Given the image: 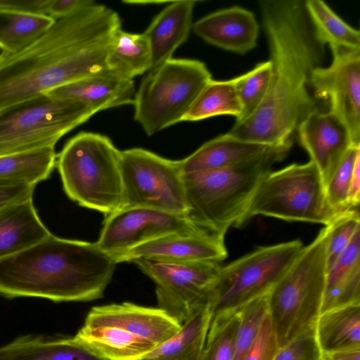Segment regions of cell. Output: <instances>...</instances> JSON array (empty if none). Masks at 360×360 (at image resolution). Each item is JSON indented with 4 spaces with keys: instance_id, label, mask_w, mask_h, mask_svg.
I'll list each match as a JSON object with an SVG mask.
<instances>
[{
    "instance_id": "8d00e7d4",
    "label": "cell",
    "mask_w": 360,
    "mask_h": 360,
    "mask_svg": "<svg viewBox=\"0 0 360 360\" xmlns=\"http://www.w3.org/2000/svg\"><path fill=\"white\" fill-rule=\"evenodd\" d=\"M330 234L326 245V272L349 245L356 231L360 228L359 208L339 214L330 223Z\"/></svg>"
},
{
    "instance_id": "83f0119b",
    "label": "cell",
    "mask_w": 360,
    "mask_h": 360,
    "mask_svg": "<svg viewBox=\"0 0 360 360\" xmlns=\"http://www.w3.org/2000/svg\"><path fill=\"white\" fill-rule=\"evenodd\" d=\"M107 65L112 73L128 79L149 71L152 53L146 35L119 29L110 46Z\"/></svg>"
},
{
    "instance_id": "5b68a950",
    "label": "cell",
    "mask_w": 360,
    "mask_h": 360,
    "mask_svg": "<svg viewBox=\"0 0 360 360\" xmlns=\"http://www.w3.org/2000/svg\"><path fill=\"white\" fill-rule=\"evenodd\" d=\"M330 224L300 252L267 294L270 316L279 348L315 333L326 275V245Z\"/></svg>"
},
{
    "instance_id": "2e32d148",
    "label": "cell",
    "mask_w": 360,
    "mask_h": 360,
    "mask_svg": "<svg viewBox=\"0 0 360 360\" xmlns=\"http://www.w3.org/2000/svg\"><path fill=\"white\" fill-rule=\"evenodd\" d=\"M297 132L326 187L347 150L354 146L347 129L330 110L321 112L317 108L300 124Z\"/></svg>"
},
{
    "instance_id": "4316f807",
    "label": "cell",
    "mask_w": 360,
    "mask_h": 360,
    "mask_svg": "<svg viewBox=\"0 0 360 360\" xmlns=\"http://www.w3.org/2000/svg\"><path fill=\"white\" fill-rule=\"evenodd\" d=\"M210 321V308L203 304L182 323L176 333L139 360H187L203 349Z\"/></svg>"
},
{
    "instance_id": "44dd1931",
    "label": "cell",
    "mask_w": 360,
    "mask_h": 360,
    "mask_svg": "<svg viewBox=\"0 0 360 360\" xmlns=\"http://www.w3.org/2000/svg\"><path fill=\"white\" fill-rule=\"evenodd\" d=\"M51 233L37 214L32 196L0 209V258L29 248Z\"/></svg>"
},
{
    "instance_id": "4dcf8cb0",
    "label": "cell",
    "mask_w": 360,
    "mask_h": 360,
    "mask_svg": "<svg viewBox=\"0 0 360 360\" xmlns=\"http://www.w3.org/2000/svg\"><path fill=\"white\" fill-rule=\"evenodd\" d=\"M56 163L54 147H44L0 156V179L37 185L46 179Z\"/></svg>"
},
{
    "instance_id": "836d02e7",
    "label": "cell",
    "mask_w": 360,
    "mask_h": 360,
    "mask_svg": "<svg viewBox=\"0 0 360 360\" xmlns=\"http://www.w3.org/2000/svg\"><path fill=\"white\" fill-rule=\"evenodd\" d=\"M270 60L258 63L250 71L234 78L235 86L242 107L241 116L236 121L250 116L263 101L270 81Z\"/></svg>"
},
{
    "instance_id": "9c48e42d",
    "label": "cell",
    "mask_w": 360,
    "mask_h": 360,
    "mask_svg": "<svg viewBox=\"0 0 360 360\" xmlns=\"http://www.w3.org/2000/svg\"><path fill=\"white\" fill-rule=\"evenodd\" d=\"M96 113L85 103L47 94L4 108L0 110V156L55 147Z\"/></svg>"
},
{
    "instance_id": "8fae6325",
    "label": "cell",
    "mask_w": 360,
    "mask_h": 360,
    "mask_svg": "<svg viewBox=\"0 0 360 360\" xmlns=\"http://www.w3.org/2000/svg\"><path fill=\"white\" fill-rule=\"evenodd\" d=\"M124 207H147L186 216L179 160L141 148L121 150Z\"/></svg>"
},
{
    "instance_id": "4fadbf2b",
    "label": "cell",
    "mask_w": 360,
    "mask_h": 360,
    "mask_svg": "<svg viewBox=\"0 0 360 360\" xmlns=\"http://www.w3.org/2000/svg\"><path fill=\"white\" fill-rule=\"evenodd\" d=\"M201 233H210L184 216L147 207H129L106 216L96 243L114 259L130 249L163 236Z\"/></svg>"
},
{
    "instance_id": "7bdbcfd3",
    "label": "cell",
    "mask_w": 360,
    "mask_h": 360,
    "mask_svg": "<svg viewBox=\"0 0 360 360\" xmlns=\"http://www.w3.org/2000/svg\"><path fill=\"white\" fill-rule=\"evenodd\" d=\"M360 200V156L356 160L353 169L348 194V205L350 209L359 208Z\"/></svg>"
},
{
    "instance_id": "6da1fadb",
    "label": "cell",
    "mask_w": 360,
    "mask_h": 360,
    "mask_svg": "<svg viewBox=\"0 0 360 360\" xmlns=\"http://www.w3.org/2000/svg\"><path fill=\"white\" fill-rule=\"evenodd\" d=\"M269 47L271 71L266 96L248 117L236 121L231 136L268 146L292 142L300 124L314 110L308 86L325 48L315 37L304 3L300 0L259 2Z\"/></svg>"
},
{
    "instance_id": "ac0fdd59",
    "label": "cell",
    "mask_w": 360,
    "mask_h": 360,
    "mask_svg": "<svg viewBox=\"0 0 360 360\" xmlns=\"http://www.w3.org/2000/svg\"><path fill=\"white\" fill-rule=\"evenodd\" d=\"M259 29L254 13L239 6L211 13L192 26L195 34L207 43L238 54L257 46Z\"/></svg>"
},
{
    "instance_id": "ab89813d",
    "label": "cell",
    "mask_w": 360,
    "mask_h": 360,
    "mask_svg": "<svg viewBox=\"0 0 360 360\" xmlns=\"http://www.w3.org/2000/svg\"><path fill=\"white\" fill-rule=\"evenodd\" d=\"M34 184L0 179V209L15 201L33 196Z\"/></svg>"
},
{
    "instance_id": "74e56055",
    "label": "cell",
    "mask_w": 360,
    "mask_h": 360,
    "mask_svg": "<svg viewBox=\"0 0 360 360\" xmlns=\"http://www.w3.org/2000/svg\"><path fill=\"white\" fill-rule=\"evenodd\" d=\"M315 333L301 335L278 349L274 360H321Z\"/></svg>"
},
{
    "instance_id": "f546056e",
    "label": "cell",
    "mask_w": 360,
    "mask_h": 360,
    "mask_svg": "<svg viewBox=\"0 0 360 360\" xmlns=\"http://www.w3.org/2000/svg\"><path fill=\"white\" fill-rule=\"evenodd\" d=\"M317 41L330 48L360 49L359 32L342 20L321 0L304 1Z\"/></svg>"
},
{
    "instance_id": "7402d4cb",
    "label": "cell",
    "mask_w": 360,
    "mask_h": 360,
    "mask_svg": "<svg viewBox=\"0 0 360 360\" xmlns=\"http://www.w3.org/2000/svg\"><path fill=\"white\" fill-rule=\"evenodd\" d=\"M360 304V228L326 272L321 313Z\"/></svg>"
},
{
    "instance_id": "60d3db41",
    "label": "cell",
    "mask_w": 360,
    "mask_h": 360,
    "mask_svg": "<svg viewBox=\"0 0 360 360\" xmlns=\"http://www.w3.org/2000/svg\"><path fill=\"white\" fill-rule=\"evenodd\" d=\"M49 0H0V11L31 13L47 15Z\"/></svg>"
},
{
    "instance_id": "603a6c76",
    "label": "cell",
    "mask_w": 360,
    "mask_h": 360,
    "mask_svg": "<svg viewBox=\"0 0 360 360\" xmlns=\"http://www.w3.org/2000/svg\"><path fill=\"white\" fill-rule=\"evenodd\" d=\"M73 337L103 360H139L156 347L145 338L112 326L83 325Z\"/></svg>"
},
{
    "instance_id": "d6986e66",
    "label": "cell",
    "mask_w": 360,
    "mask_h": 360,
    "mask_svg": "<svg viewBox=\"0 0 360 360\" xmlns=\"http://www.w3.org/2000/svg\"><path fill=\"white\" fill-rule=\"evenodd\" d=\"M195 1H174L152 20L143 34L152 53V68L172 58L173 53L188 39L193 26Z\"/></svg>"
},
{
    "instance_id": "e575fe53",
    "label": "cell",
    "mask_w": 360,
    "mask_h": 360,
    "mask_svg": "<svg viewBox=\"0 0 360 360\" xmlns=\"http://www.w3.org/2000/svg\"><path fill=\"white\" fill-rule=\"evenodd\" d=\"M267 294L254 299L240 309V321L232 360H244L252 345L268 312Z\"/></svg>"
},
{
    "instance_id": "277c9868",
    "label": "cell",
    "mask_w": 360,
    "mask_h": 360,
    "mask_svg": "<svg viewBox=\"0 0 360 360\" xmlns=\"http://www.w3.org/2000/svg\"><path fill=\"white\" fill-rule=\"evenodd\" d=\"M291 146L292 142L272 146L258 156L226 167L183 174L186 217L224 238L231 226H241L259 183L285 158Z\"/></svg>"
},
{
    "instance_id": "7a4b0ae2",
    "label": "cell",
    "mask_w": 360,
    "mask_h": 360,
    "mask_svg": "<svg viewBox=\"0 0 360 360\" xmlns=\"http://www.w3.org/2000/svg\"><path fill=\"white\" fill-rule=\"evenodd\" d=\"M121 26L115 11L94 3L56 20L19 52L0 53V110L86 77L115 75L107 57Z\"/></svg>"
},
{
    "instance_id": "d590c367",
    "label": "cell",
    "mask_w": 360,
    "mask_h": 360,
    "mask_svg": "<svg viewBox=\"0 0 360 360\" xmlns=\"http://www.w3.org/2000/svg\"><path fill=\"white\" fill-rule=\"evenodd\" d=\"M359 156L360 145L352 146L325 187L328 205L337 214L350 209L348 205V194L353 169Z\"/></svg>"
},
{
    "instance_id": "d4e9b609",
    "label": "cell",
    "mask_w": 360,
    "mask_h": 360,
    "mask_svg": "<svg viewBox=\"0 0 360 360\" xmlns=\"http://www.w3.org/2000/svg\"><path fill=\"white\" fill-rule=\"evenodd\" d=\"M0 360H103L75 338L23 335L0 347Z\"/></svg>"
},
{
    "instance_id": "3957f363",
    "label": "cell",
    "mask_w": 360,
    "mask_h": 360,
    "mask_svg": "<svg viewBox=\"0 0 360 360\" xmlns=\"http://www.w3.org/2000/svg\"><path fill=\"white\" fill-rule=\"evenodd\" d=\"M116 262L96 243L51 233L39 243L0 258V294L60 302L103 297Z\"/></svg>"
},
{
    "instance_id": "bcb514c9",
    "label": "cell",
    "mask_w": 360,
    "mask_h": 360,
    "mask_svg": "<svg viewBox=\"0 0 360 360\" xmlns=\"http://www.w3.org/2000/svg\"><path fill=\"white\" fill-rule=\"evenodd\" d=\"M321 360H324V359H323V358H322V359H321Z\"/></svg>"
},
{
    "instance_id": "cb8c5ba5",
    "label": "cell",
    "mask_w": 360,
    "mask_h": 360,
    "mask_svg": "<svg viewBox=\"0 0 360 360\" xmlns=\"http://www.w3.org/2000/svg\"><path fill=\"white\" fill-rule=\"evenodd\" d=\"M271 146L240 140L226 133L180 160L181 171L188 174L226 167L258 156Z\"/></svg>"
},
{
    "instance_id": "8992f818",
    "label": "cell",
    "mask_w": 360,
    "mask_h": 360,
    "mask_svg": "<svg viewBox=\"0 0 360 360\" xmlns=\"http://www.w3.org/2000/svg\"><path fill=\"white\" fill-rule=\"evenodd\" d=\"M56 165L65 193L80 206L105 216L123 208L121 150L108 136L78 133L66 143Z\"/></svg>"
},
{
    "instance_id": "f6af8a7d",
    "label": "cell",
    "mask_w": 360,
    "mask_h": 360,
    "mask_svg": "<svg viewBox=\"0 0 360 360\" xmlns=\"http://www.w3.org/2000/svg\"><path fill=\"white\" fill-rule=\"evenodd\" d=\"M202 351V349L195 352L193 356H191L187 360H200Z\"/></svg>"
},
{
    "instance_id": "e0dca14e",
    "label": "cell",
    "mask_w": 360,
    "mask_h": 360,
    "mask_svg": "<svg viewBox=\"0 0 360 360\" xmlns=\"http://www.w3.org/2000/svg\"><path fill=\"white\" fill-rule=\"evenodd\" d=\"M227 257L224 238L211 233L172 234L147 242L115 257L116 263L139 258L184 262H220Z\"/></svg>"
},
{
    "instance_id": "f1b7e54d",
    "label": "cell",
    "mask_w": 360,
    "mask_h": 360,
    "mask_svg": "<svg viewBox=\"0 0 360 360\" xmlns=\"http://www.w3.org/2000/svg\"><path fill=\"white\" fill-rule=\"evenodd\" d=\"M46 15L0 11L1 54H14L26 48L53 25Z\"/></svg>"
},
{
    "instance_id": "b9f144b4",
    "label": "cell",
    "mask_w": 360,
    "mask_h": 360,
    "mask_svg": "<svg viewBox=\"0 0 360 360\" xmlns=\"http://www.w3.org/2000/svg\"><path fill=\"white\" fill-rule=\"evenodd\" d=\"M94 3L91 0H49L47 15L57 20Z\"/></svg>"
},
{
    "instance_id": "f35d334b",
    "label": "cell",
    "mask_w": 360,
    "mask_h": 360,
    "mask_svg": "<svg viewBox=\"0 0 360 360\" xmlns=\"http://www.w3.org/2000/svg\"><path fill=\"white\" fill-rule=\"evenodd\" d=\"M278 349L271 319L267 312L244 360H274Z\"/></svg>"
},
{
    "instance_id": "ffe728a7",
    "label": "cell",
    "mask_w": 360,
    "mask_h": 360,
    "mask_svg": "<svg viewBox=\"0 0 360 360\" xmlns=\"http://www.w3.org/2000/svg\"><path fill=\"white\" fill-rule=\"evenodd\" d=\"M51 96L79 101L96 112L120 105L133 104V79L115 75L86 77L60 86L47 93Z\"/></svg>"
},
{
    "instance_id": "484cf974",
    "label": "cell",
    "mask_w": 360,
    "mask_h": 360,
    "mask_svg": "<svg viewBox=\"0 0 360 360\" xmlns=\"http://www.w3.org/2000/svg\"><path fill=\"white\" fill-rule=\"evenodd\" d=\"M315 335L322 354L360 347V304L321 313Z\"/></svg>"
},
{
    "instance_id": "ee69618b",
    "label": "cell",
    "mask_w": 360,
    "mask_h": 360,
    "mask_svg": "<svg viewBox=\"0 0 360 360\" xmlns=\"http://www.w3.org/2000/svg\"><path fill=\"white\" fill-rule=\"evenodd\" d=\"M324 360H360V347L322 354Z\"/></svg>"
},
{
    "instance_id": "7c38bea8",
    "label": "cell",
    "mask_w": 360,
    "mask_h": 360,
    "mask_svg": "<svg viewBox=\"0 0 360 360\" xmlns=\"http://www.w3.org/2000/svg\"><path fill=\"white\" fill-rule=\"evenodd\" d=\"M131 262L156 284L158 307L184 323L200 307L221 266L219 262H184L139 258Z\"/></svg>"
},
{
    "instance_id": "1f68e13d",
    "label": "cell",
    "mask_w": 360,
    "mask_h": 360,
    "mask_svg": "<svg viewBox=\"0 0 360 360\" xmlns=\"http://www.w3.org/2000/svg\"><path fill=\"white\" fill-rule=\"evenodd\" d=\"M241 114L234 78L226 81L212 79L199 94L184 121H198L220 115H233L237 120Z\"/></svg>"
},
{
    "instance_id": "d6a6232c",
    "label": "cell",
    "mask_w": 360,
    "mask_h": 360,
    "mask_svg": "<svg viewBox=\"0 0 360 360\" xmlns=\"http://www.w3.org/2000/svg\"><path fill=\"white\" fill-rule=\"evenodd\" d=\"M240 321V309L212 318L200 360H232Z\"/></svg>"
},
{
    "instance_id": "ba28073f",
    "label": "cell",
    "mask_w": 360,
    "mask_h": 360,
    "mask_svg": "<svg viewBox=\"0 0 360 360\" xmlns=\"http://www.w3.org/2000/svg\"><path fill=\"white\" fill-rule=\"evenodd\" d=\"M338 214L328 206L321 176L310 160L305 164H292L265 175L241 226L256 215L327 226Z\"/></svg>"
},
{
    "instance_id": "5bb4252c",
    "label": "cell",
    "mask_w": 360,
    "mask_h": 360,
    "mask_svg": "<svg viewBox=\"0 0 360 360\" xmlns=\"http://www.w3.org/2000/svg\"><path fill=\"white\" fill-rule=\"evenodd\" d=\"M333 61L319 66L310 84L316 96L330 101V111L347 129L354 146L360 145V49L330 48Z\"/></svg>"
},
{
    "instance_id": "52a82bcc",
    "label": "cell",
    "mask_w": 360,
    "mask_h": 360,
    "mask_svg": "<svg viewBox=\"0 0 360 360\" xmlns=\"http://www.w3.org/2000/svg\"><path fill=\"white\" fill-rule=\"evenodd\" d=\"M211 79L200 60L170 58L162 63L148 71L135 93L134 120L148 136L184 121Z\"/></svg>"
},
{
    "instance_id": "9a60e30c",
    "label": "cell",
    "mask_w": 360,
    "mask_h": 360,
    "mask_svg": "<svg viewBox=\"0 0 360 360\" xmlns=\"http://www.w3.org/2000/svg\"><path fill=\"white\" fill-rule=\"evenodd\" d=\"M83 325L117 327L145 338L157 347L176 333L182 324L158 307L125 302L94 307Z\"/></svg>"
},
{
    "instance_id": "30bf717a",
    "label": "cell",
    "mask_w": 360,
    "mask_h": 360,
    "mask_svg": "<svg viewBox=\"0 0 360 360\" xmlns=\"http://www.w3.org/2000/svg\"><path fill=\"white\" fill-rule=\"evenodd\" d=\"M302 248L300 240L259 247L221 266L205 297L211 319L239 310L254 299L268 293Z\"/></svg>"
}]
</instances>
